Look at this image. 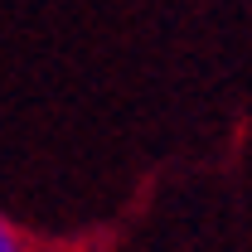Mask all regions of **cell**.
Masks as SVG:
<instances>
[{"instance_id": "6da1fadb", "label": "cell", "mask_w": 252, "mask_h": 252, "mask_svg": "<svg viewBox=\"0 0 252 252\" xmlns=\"http://www.w3.org/2000/svg\"><path fill=\"white\" fill-rule=\"evenodd\" d=\"M0 252H20V238H15V228L0 219Z\"/></svg>"}]
</instances>
